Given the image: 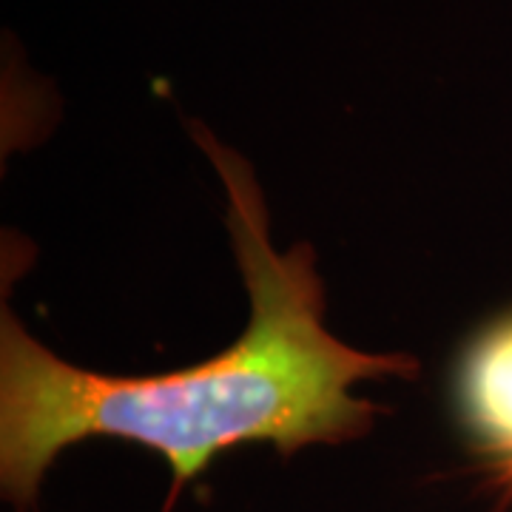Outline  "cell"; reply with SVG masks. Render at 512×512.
Returning <instances> with one entry per match:
<instances>
[{"instance_id":"obj_1","label":"cell","mask_w":512,"mask_h":512,"mask_svg":"<svg viewBox=\"0 0 512 512\" xmlns=\"http://www.w3.org/2000/svg\"><path fill=\"white\" fill-rule=\"evenodd\" d=\"M228 194V231L251 296V322L231 348L165 376H106L69 365L3 305L0 322V490L18 512L37 507L55 458L77 441H137L157 450L183 484L211 458L248 441L293 456L311 444L356 441L384 413L350 387L419 376L404 353H365L336 339L311 245L279 254L251 163L188 120Z\"/></svg>"},{"instance_id":"obj_2","label":"cell","mask_w":512,"mask_h":512,"mask_svg":"<svg viewBox=\"0 0 512 512\" xmlns=\"http://www.w3.org/2000/svg\"><path fill=\"white\" fill-rule=\"evenodd\" d=\"M461 390L478 433L507 456L512 450V322L493 328L473 348Z\"/></svg>"},{"instance_id":"obj_3","label":"cell","mask_w":512,"mask_h":512,"mask_svg":"<svg viewBox=\"0 0 512 512\" xmlns=\"http://www.w3.org/2000/svg\"><path fill=\"white\" fill-rule=\"evenodd\" d=\"M507 461H510V470H512V450H510V453H507Z\"/></svg>"}]
</instances>
